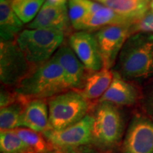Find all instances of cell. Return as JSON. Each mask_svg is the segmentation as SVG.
Listing matches in <instances>:
<instances>
[{"label":"cell","instance_id":"obj_20","mask_svg":"<svg viewBox=\"0 0 153 153\" xmlns=\"http://www.w3.org/2000/svg\"><path fill=\"white\" fill-rule=\"evenodd\" d=\"M14 131L26 145L27 153H44L54 150L43 133L24 127L18 128Z\"/></svg>","mask_w":153,"mask_h":153},{"label":"cell","instance_id":"obj_5","mask_svg":"<svg viewBox=\"0 0 153 153\" xmlns=\"http://www.w3.org/2000/svg\"><path fill=\"white\" fill-rule=\"evenodd\" d=\"M51 130L60 131L74 125L89 114L90 101L76 90H69L48 99Z\"/></svg>","mask_w":153,"mask_h":153},{"label":"cell","instance_id":"obj_13","mask_svg":"<svg viewBox=\"0 0 153 153\" xmlns=\"http://www.w3.org/2000/svg\"><path fill=\"white\" fill-rule=\"evenodd\" d=\"M139 99L140 94L136 87L114 72L111 84L97 102L106 101L117 106H129L136 104Z\"/></svg>","mask_w":153,"mask_h":153},{"label":"cell","instance_id":"obj_28","mask_svg":"<svg viewBox=\"0 0 153 153\" xmlns=\"http://www.w3.org/2000/svg\"><path fill=\"white\" fill-rule=\"evenodd\" d=\"M44 153H55V151L53 150V151H51V152H44Z\"/></svg>","mask_w":153,"mask_h":153},{"label":"cell","instance_id":"obj_26","mask_svg":"<svg viewBox=\"0 0 153 153\" xmlns=\"http://www.w3.org/2000/svg\"><path fill=\"white\" fill-rule=\"evenodd\" d=\"M68 0H45L44 6H54V7H58V6H62L67 4Z\"/></svg>","mask_w":153,"mask_h":153},{"label":"cell","instance_id":"obj_1","mask_svg":"<svg viewBox=\"0 0 153 153\" xmlns=\"http://www.w3.org/2000/svg\"><path fill=\"white\" fill-rule=\"evenodd\" d=\"M112 70L129 82L153 79V33H137L130 36Z\"/></svg>","mask_w":153,"mask_h":153},{"label":"cell","instance_id":"obj_6","mask_svg":"<svg viewBox=\"0 0 153 153\" xmlns=\"http://www.w3.org/2000/svg\"><path fill=\"white\" fill-rule=\"evenodd\" d=\"M35 68L30 64L16 41L0 43V79L1 85L14 88Z\"/></svg>","mask_w":153,"mask_h":153},{"label":"cell","instance_id":"obj_4","mask_svg":"<svg viewBox=\"0 0 153 153\" xmlns=\"http://www.w3.org/2000/svg\"><path fill=\"white\" fill-rule=\"evenodd\" d=\"M65 32L56 29L26 28L16 42L31 65L36 67L52 57L63 44Z\"/></svg>","mask_w":153,"mask_h":153},{"label":"cell","instance_id":"obj_18","mask_svg":"<svg viewBox=\"0 0 153 153\" xmlns=\"http://www.w3.org/2000/svg\"><path fill=\"white\" fill-rule=\"evenodd\" d=\"M24 23L11 7L10 0H0L1 41H14L22 31Z\"/></svg>","mask_w":153,"mask_h":153},{"label":"cell","instance_id":"obj_3","mask_svg":"<svg viewBox=\"0 0 153 153\" xmlns=\"http://www.w3.org/2000/svg\"><path fill=\"white\" fill-rule=\"evenodd\" d=\"M91 144L99 150L110 151L122 138L124 122L121 112L109 102H97L93 111Z\"/></svg>","mask_w":153,"mask_h":153},{"label":"cell","instance_id":"obj_14","mask_svg":"<svg viewBox=\"0 0 153 153\" xmlns=\"http://www.w3.org/2000/svg\"><path fill=\"white\" fill-rule=\"evenodd\" d=\"M47 99H31L26 104L22 118V127L43 133L51 130Z\"/></svg>","mask_w":153,"mask_h":153},{"label":"cell","instance_id":"obj_7","mask_svg":"<svg viewBox=\"0 0 153 153\" xmlns=\"http://www.w3.org/2000/svg\"><path fill=\"white\" fill-rule=\"evenodd\" d=\"M93 116L87 114L80 121L60 131L48 130L43 133L55 149L77 148L91 144Z\"/></svg>","mask_w":153,"mask_h":153},{"label":"cell","instance_id":"obj_25","mask_svg":"<svg viewBox=\"0 0 153 153\" xmlns=\"http://www.w3.org/2000/svg\"><path fill=\"white\" fill-rule=\"evenodd\" d=\"M55 153H97L94 148L90 146V145H84L77 148L55 149Z\"/></svg>","mask_w":153,"mask_h":153},{"label":"cell","instance_id":"obj_2","mask_svg":"<svg viewBox=\"0 0 153 153\" xmlns=\"http://www.w3.org/2000/svg\"><path fill=\"white\" fill-rule=\"evenodd\" d=\"M12 89L28 101L35 99L48 100L65 91L72 90L62 68L53 57L35 67Z\"/></svg>","mask_w":153,"mask_h":153},{"label":"cell","instance_id":"obj_11","mask_svg":"<svg viewBox=\"0 0 153 153\" xmlns=\"http://www.w3.org/2000/svg\"><path fill=\"white\" fill-rule=\"evenodd\" d=\"M62 68L72 90H81L90 74L68 44H62L53 56Z\"/></svg>","mask_w":153,"mask_h":153},{"label":"cell","instance_id":"obj_16","mask_svg":"<svg viewBox=\"0 0 153 153\" xmlns=\"http://www.w3.org/2000/svg\"><path fill=\"white\" fill-rule=\"evenodd\" d=\"M114 78V72L106 68L89 74L81 90L78 91L89 101L97 100L104 95Z\"/></svg>","mask_w":153,"mask_h":153},{"label":"cell","instance_id":"obj_10","mask_svg":"<svg viewBox=\"0 0 153 153\" xmlns=\"http://www.w3.org/2000/svg\"><path fill=\"white\" fill-rule=\"evenodd\" d=\"M68 45L90 73L104 68L98 43L92 32L79 30L71 33Z\"/></svg>","mask_w":153,"mask_h":153},{"label":"cell","instance_id":"obj_17","mask_svg":"<svg viewBox=\"0 0 153 153\" xmlns=\"http://www.w3.org/2000/svg\"><path fill=\"white\" fill-rule=\"evenodd\" d=\"M129 21L120 16L108 7H104L95 12L88 14L76 28V31L86 30L94 32L110 25H132Z\"/></svg>","mask_w":153,"mask_h":153},{"label":"cell","instance_id":"obj_19","mask_svg":"<svg viewBox=\"0 0 153 153\" xmlns=\"http://www.w3.org/2000/svg\"><path fill=\"white\" fill-rule=\"evenodd\" d=\"M28 100L19 96L16 102L1 108L0 129L1 131H11L22 127V118L25 106Z\"/></svg>","mask_w":153,"mask_h":153},{"label":"cell","instance_id":"obj_23","mask_svg":"<svg viewBox=\"0 0 153 153\" xmlns=\"http://www.w3.org/2000/svg\"><path fill=\"white\" fill-rule=\"evenodd\" d=\"M68 15L72 26L76 29L78 25L89 14L81 0H68Z\"/></svg>","mask_w":153,"mask_h":153},{"label":"cell","instance_id":"obj_22","mask_svg":"<svg viewBox=\"0 0 153 153\" xmlns=\"http://www.w3.org/2000/svg\"><path fill=\"white\" fill-rule=\"evenodd\" d=\"M1 153H27V148L14 130L1 131Z\"/></svg>","mask_w":153,"mask_h":153},{"label":"cell","instance_id":"obj_27","mask_svg":"<svg viewBox=\"0 0 153 153\" xmlns=\"http://www.w3.org/2000/svg\"><path fill=\"white\" fill-rule=\"evenodd\" d=\"M150 9L151 11L153 12V0H150Z\"/></svg>","mask_w":153,"mask_h":153},{"label":"cell","instance_id":"obj_12","mask_svg":"<svg viewBox=\"0 0 153 153\" xmlns=\"http://www.w3.org/2000/svg\"><path fill=\"white\" fill-rule=\"evenodd\" d=\"M72 27L68 15V4L62 6H43L37 16L30 24L27 28L36 29H56L70 33Z\"/></svg>","mask_w":153,"mask_h":153},{"label":"cell","instance_id":"obj_8","mask_svg":"<svg viewBox=\"0 0 153 153\" xmlns=\"http://www.w3.org/2000/svg\"><path fill=\"white\" fill-rule=\"evenodd\" d=\"M131 25H110L94 31L104 68L112 70L130 36Z\"/></svg>","mask_w":153,"mask_h":153},{"label":"cell","instance_id":"obj_29","mask_svg":"<svg viewBox=\"0 0 153 153\" xmlns=\"http://www.w3.org/2000/svg\"></svg>","mask_w":153,"mask_h":153},{"label":"cell","instance_id":"obj_21","mask_svg":"<svg viewBox=\"0 0 153 153\" xmlns=\"http://www.w3.org/2000/svg\"><path fill=\"white\" fill-rule=\"evenodd\" d=\"M45 0H10L13 10L24 24L36 18Z\"/></svg>","mask_w":153,"mask_h":153},{"label":"cell","instance_id":"obj_24","mask_svg":"<svg viewBox=\"0 0 153 153\" xmlns=\"http://www.w3.org/2000/svg\"><path fill=\"white\" fill-rule=\"evenodd\" d=\"M141 104L145 116L153 121V79L149 80L143 88Z\"/></svg>","mask_w":153,"mask_h":153},{"label":"cell","instance_id":"obj_15","mask_svg":"<svg viewBox=\"0 0 153 153\" xmlns=\"http://www.w3.org/2000/svg\"><path fill=\"white\" fill-rule=\"evenodd\" d=\"M135 24L150 11V0H94Z\"/></svg>","mask_w":153,"mask_h":153},{"label":"cell","instance_id":"obj_9","mask_svg":"<svg viewBox=\"0 0 153 153\" xmlns=\"http://www.w3.org/2000/svg\"><path fill=\"white\" fill-rule=\"evenodd\" d=\"M120 153H153V121L150 118L143 114L134 115Z\"/></svg>","mask_w":153,"mask_h":153}]
</instances>
